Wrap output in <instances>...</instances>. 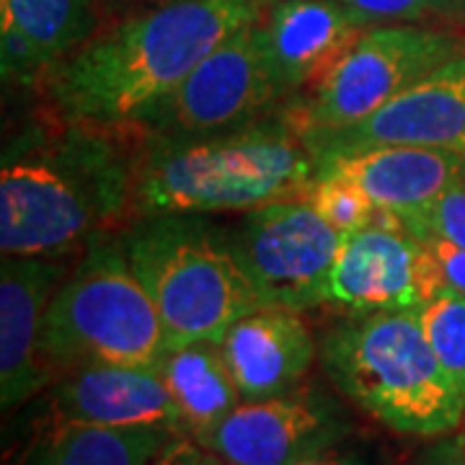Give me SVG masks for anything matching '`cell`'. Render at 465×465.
Here are the masks:
<instances>
[{
    "instance_id": "1",
    "label": "cell",
    "mask_w": 465,
    "mask_h": 465,
    "mask_svg": "<svg viewBox=\"0 0 465 465\" xmlns=\"http://www.w3.org/2000/svg\"><path fill=\"white\" fill-rule=\"evenodd\" d=\"M54 119V127L21 133L5 145L3 256L65 259L137 215V133Z\"/></svg>"
},
{
    "instance_id": "25",
    "label": "cell",
    "mask_w": 465,
    "mask_h": 465,
    "mask_svg": "<svg viewBox=\"0 0 465 465\" xmlns=\"http://www.w3.org/2000/svg\"><path fill=\"white\" fill-rule=\"evenodd\" d=\"M150 465H228L189 434H176Z\"/></svg>"
},
{
    "instance_id": "15",
    "label": "cell",
    "mask_w": 465,
    "mask_h": 465,
    "mask_svg": "<svg viewBox=\"0 0 465 465\" xmlns=\"http://www.w3.org/2000/svg\"><path fill=\"white\" fill-rule=\"evenodd\" d=\"M50 419L101 427H166L186 434L179 406L158 367H78L54 385Z\"/></svg>"
},
{
    "instance_id": "22",
    "label": "cell",
    "mask_w": 465,
    "mask_h": 465,
    "mask_svg": "<svg viewBox=\"0 0 465 465\" xmlns=\"http://www.w3.org/2000/svg\"><path fill=\"white\" fill-rule=\"evenodd\" d=\"M302 200L308 202L329 225H333L344 235L370 225L375 217V210H378L351 183L336 182V179H316V176H313L311 186L305 189Z\"/></svg>"
},
{
    "instance_id": "8",
    "label": "cell",
    "mask_w": 465,
    "mask_h": 465,
    "mask_svg": "<svg viewBox=\"0 0 465 465\" xmlns=\"http://www.w3.org/2000/svg\"><path fill=\"white\" fill-rule=\"evenodd\" d=\"M256 21L210 52L130 130L140 137H200L243 127L280 109L284 99Z\"/></svg>"
},
{
    "instance_id": "32",
    "label": "cell",
    "mask_w": 465,
    "mask_h": 465,
    "mask_svg": "<svg viewBox=\"0 0 465 465\" xmlns=\"http://www.w3.org/2000/svg\"><path fill=\"white\" fill-rule=\"evenodd\" d=\"M460 182L465 183V161H463V173H460Z\"/></svg>"
},
{
    "instance_id": "19",
    "label": "cell",
    "mask_w": 465,
    "mask_h": 465,
    "mask_svg": "<svg viewBox=\"0 0 465 465\" xmlns=\"http://www.w3.org/2000/svg\"><path fill=\"white\" fill-rule=\"evenodd\" d=\"M176 434L182 432L166 427H101L47 419L18 465H150Z\"/></svg>"
},
{
    "instance_id": "16",
    "label": "cell",
    "mask_w": 465,
    "mask_h": 465,
    "mask_svg": "<svg viewBox=\"0 0 465 465\" xmlns=\"http://www.w3.org/2000/svg\"><path fill=\"white\" fill-rule=\"evenodd\" d=\"M316 179H336L360 189L378 210L414 215L460 182L463 155L411 145H372L313 155Z\"/></svg>"
},
{
    "instance_id": "6",
    "label": "cell",
    "mask_w": 465,
    "mask_h": 465,
    "mask_svg": "<svg viewBox=\"0 0 465 465\" xmlns=\"http://www.w3.org/2000/svg\"><path fill=\"white\" fill-rule=\"evenodd\" d=\"M166 354L158 308L134 274L122 235H99L47 305L42 365L60 381L85 365L158 367Z\"/></svg>"
},
{
    "instance_id": "20",
    "label": "cell",
    "mask_w": 465,
    "mask_h": 465,
    "mask_svg": "<svg viewBox=\"0 0 465 465\" xmlns=\"http://www.w3.org/2000/svg\"><path fill=\"white\" fill-rule=\"evenodd\" d=\"M158 370L179 406L183 432L189 437H200L243 401L217 341L171 349Z\"/></svg>"
},
{
    "instance_id": "10",
    "label": "cell",
    "mask_w": 465,
    "mask_h": 465,
    "mask_svg": "<svg viewBox=\"0 0 465 465\" xmlns=\"http://www.w3.org/2000/svg\"><path fill=\"white\" fill-rule=\"evenodd\" d=\"M351 424L336 401L308 385L282 396L241 401L200 437L228 465H290L347 442Z\"/></svg>"
},
{
    "instance_id": "5",
    "label": "cell",
    "mask_w": 465,
    "mask_h": 465,
    "mask_svg": "<svg viewBox=\"0 0 465 465\" xmlns=\"http://www.w3.org/2000/svg\"><path fill=\"white\" fill-rule=\"evenodd\" d=\"M122 241L158 308L168 351L194 341L220 344L238 318L264 308L231 232L204 215L137 217Z\"/></svg>"
},
{
    "instance_id": "13",
    "label": "cell",
    "mask_w": 465,
    "mask_h": 465,
    "mask_svg": "<svg viewBox=\"0 0 465 465\" xmlns=\"http://www.w3.org/2000/svg\"><path fill=\"white\" fill-rule=\"evenodd\" d=\"M313 155L372 145H411L465 158V54H458L388 101L372 116L339 133L308 137Z\"/></svg>"
},
{
    "instance_id": "27",
    "label": "cell",
    "mask_w": 465,
    "mask_h": 465,
    "mask_svg": "<svg viewBox=\"0 0 465 465\" xmlns=\"http://www.w3.org/2000/svg\"><path fill=\"white\" fill-rule=\"evenodd\" d=\"M290 465H375V460L367 455L365 450L347 448L341 442V445H333V448L316 452V455H308V458L295 460Z\"/></svg>"
},
{
    "instance_id": "26",
    "label": "cell",
    "mask_w": 465,
    "mask_h": 465,
    "mask_svg": "<svg viewBox=\"0 0 465 465\" xmlns=\"http://www.w3.org/2000/svg\"><path fill=\"white\" fill-rule=\"evenodd\" d=\"M430 251H432L437 269H440V277L442 284H448L452 290H458L460 295H465V249L463 246H455L450 241H424Z\"/></svg>"
},
{
    "instance_id": "29",
    "label": "cell",
    "mask_w": 465,
    "mask_h": 465,
    "mask_svg": "<svg viewBox=\"0 0 465 465\" xmlns=\"http://www.w3.org/2000/svg\"><path fill=\"white\" fill-rule=\"evenodd\" d=\"M452 465H465V432L452 440Z\"/></svg>"
},
{
    "instance_id": "21",
    "label": "cell",
    "mask_w": 465,
    "mask_h": 465,
    "mask_svg": "<svg viewBox=\"0 0 465 465\" xmlns=\"http://www.w3.org/2000/svg\"><path fill=\"white\" fill-rule=\"evenodd\" d=\"M419 321L437 362L465 399V295L440 284L419 308Z\"/></svg>"
},
{
    "instance_id": "4",
    "label": "cell",
    "mask_w": 465,
    "mask_h": 465,
    "mask_svg": "<svg viewBox=\"0 0 465 465\" xmlns=\"http://www.w3.org/2000/svg\"><path fill=\"white\" fill-rule=\"evenodd\" d=\"M326 378L357 409L403 437H445L465 419V399L437 362L419 308L351 313L323 333Z\"/></svg>"
},
{
    "instance_id": "12",
    "label": "cell",
    "mask_w": 465,
    "mask_h": 465,
    "mask_svg": "<svg viewBox=\"0 0 465 465\" xmlns=\"http://www.w3.org/2000/svg\"><path fill=\"white\" fill-rule=\"evenodd\" d=\"M256 24L284 101L311 94L375 26L339 0H266Z\"/></svg>"
},
{
    "instance_id": "14",
    "label": "cell",
    "mask_w": 465,
    "mask_h": 465,
    "mask_svg": "<svg viewBox=\"0 0 465 465\" xmlns=\"http://www.w3.org/2000/svg\"><path fill=\"white\" fill-rule=\"evenodd\" d=\"M73 272L65 259L3 256L0 264V403L14 411L52 381L39 357L47 305Z\"/></svg>"
},
{
    "instance_id": "23",
    "label": "cell",
    "mask_w": 465,
    "mask_h": 465,
    "mask_svg": "<svg viewBox=\"0 0 465 465\" xmlns=\"http://www.w3.org/2000/svg\"><path fill=\"white\" fill-rule=\"evenodd\" d=\"M403 225L421 241H450L465 249V183H452L430 204L403 217Z\"/></svg>"
},
{
    "instance_id": "28",
    "label": "cell",
    "mask_w": 465,
    "mask_h": 465,
    "mask_svg": "<svg viewBox=\"0 0 465 465\" xmlns=\"http://www.w3.org/2000/svg\"><path fill=\"white\" fill-rule=\"evenodd\" d=\"M419 465H452V440L434 448L432 452H427V458Z\"/></svg>"
},
{
    "instance_id": "24",
    "label": "cell",
    "mask_w": 465,
    "mask_h": 465,
    "mask_svg": "<svg viewBox=\"0 0 465 465\" xmlns=\"http://www.w3.org/2000/svg\"><path fill=\"white\" fill-rule=\"evenodd\" d=\"M362 11L375 24H419L465 16V0H339Z\"/></svg>"
},
{
    "instance_id": "17",
    "label": "cell",
    "mask_w": 465,
    "mask_h": 465,
    "mask_svg": "<svg viewBox=\"0 0 465 465\" xmlns=\"http://www.w3.org/2000/svg\"><path fill=\"white\" fill-rule=\"evenodd\" d=\"M220 351L243 401H259L302 385L318 344L298 311L264 305L232 323L220 339Z\"/></svg>"
},
{
    "instance_id": "2",
    "label": "cell",
    "mask_w": 465,
    "mask_h": 465,
    "mask_svg": "<svg viewBox=\"0 0 465 465\" xmlns=\"http://www.w3.org/2000/svg\"><path fill=\"white\" fill-rule=\"evenodd\" d=\"M266 0H182L119 18L45 75L52 114L130 130Z\"/></svg>"
},
{
    "instance_id": "18",
    "label": "cell",
    "mask_w": 465,
    "mask_h": 465,
    "mask_svg": "<svg viewBox=\"0 0 465 465\" xmlns=\"http://www.w3.org/2000/svg\"><path fill=\"white\" fill-rule=\"evenodd\" d=\"M96 29L94 0H0L3 84L39 88Z\"/></svg>"
},
{
    "instance_id": "11",
    "label": "cell",
    "mask_w": 465,
    "mask_h": 465,
    "mask_svg": "<svg viewBox=\"0 0 465 465\" xmlns=\"http://www.w3.org/2000/svg\"><path fill=\"white\" fill-rule=\"evenodd\" d=\"M442 284L430 246L409 228L370 223L344 235L329 277V302L349 313L421 308Z\"/></svg>"
},
{
    "instance_id": "7",
    "label": "cell",
    "mask_w": 465,
    "mask_h": 465,
    "mask_svg": "<svg viewBox=\"0 0 465 465\" xmlns=\"http://www.w3.org/2000/svg\"><path fill=\"white\" fill-rule=\"evenodd\" d=\"M458 54H465L458 34L419 24H375L311 94L284 101L280 109L302 140L339 133Z\"/></svg>"
},
{
    "instance_id": "3",
    "label": "cell",
    "mask_w": 465,
    "mask_h": 465,
    "mask_svg": "<svg viewBox=\"0 0 465 465\" xmlns=\"http://www.w3.org/2000/svg\"><path fill=\"white\" fill-rule=\"evenodd\" d=\"M140 137V134H137ZM316 158L280 112L200 137H140L137 217L249 213L302 200Z\"/></svg>"
},
{
    "instance_id": "9",
    "label": "cell",
    "mask_w": 465,
    "mask_h": 465,
    "mask_svg": "<svg viewBox=\"0 0 465 465\" xmlns=\"http://www.w3.org/2000/svg\"><path fill=\"white\" fill-rule=\"evenodd\" d=\"M264 305L311 311L329 302V277L344 232L305 200H280L243 213L231 232Z\"/></svg>"
},
{
    "instance_id": "31",
    "label": "cell",
    "mask_w": 465,
    "mask_h": 465,
    "mask_svg": "<svg viewBox=\"0 0 465 465\" xmlns=\"http://www.w3.org/2000/svg\"><path fill=\"white\" fill-rule=\"evenodd\" d=\"M96 5H104V3H112V0H94Z\"/></svg>"
},
{
    "instance_id": "30",
    "label": "cell",
    "mask_w": 465,
    "mask_h": 465,
    "mask_svg": "<svg viewBox=\"0 0 465 465\" xmlns=\"http://www.w3.org/2000/svg\"><path fill=\"white\" fill-rule=\"evenodd\" d=\"M145 5H168V3H182V0H143Z\"/></svg>"
}]
</instances>
